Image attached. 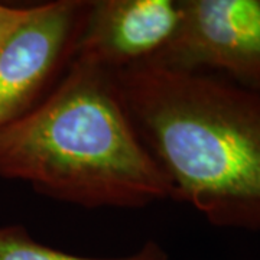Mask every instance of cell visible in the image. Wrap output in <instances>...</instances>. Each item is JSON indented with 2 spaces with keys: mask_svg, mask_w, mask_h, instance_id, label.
<instances>
[{
  "mask_svg": "<svg viewBox=\"0 0 260 260\" xmlns=\"http://www.w3.org/2000/svg\"><path fill=\"white\" fill-rule=\"evenodd\" d=\"M113 77L172 200L214 227L260 232V94L155 61Z\"/></svg>",
  "mask_w": 260,
  "mask_h": 260,
  "instance_id": "obj_1",
  "label": "cell"
},
{
  "mask_svg": "<svg viewBox=\"0 0 260 260\" xmlns=\"http://www.w3.org/2000/svg\"><path fill=\"white\" fill-rule=\"evenodd\" d=\"M0 177L83 208H142L172 188L130 120L112 71L74 58L54 88L0 127Z\"/></svg>",
  "mask_w": 260,
  "mask_h": 260,
  "instance_id": "obj_2",
  "label": "cell"
},
{
  "mask_svg": "<svg viewBox=\"0 0 260 260\" xmlns=\"http://www.w3.org/2000/svg\"><path fill=\"white\" fill-rule=\"evenodd\" d=\"M88 5L55 0L32 6L2 44L0 127L32 110L58 83L74 58Z\"/></svg>",
  "mask_w": 260,
  "mask_h": 260,
  "instance_id": "obj_3",
  "label": "cell"
},
{
  "mask_svg": "<svg viewBox=\"0 0 260 260\" xmlns=\"http://www.w3.org/2000/svg\"><path fill=\"white\" fill-rule=\"evenodd\" d=\"M181 3L177 35L155 62L218 75L260 94V0Z\"/></svg>",
  "mask_w": 260,
  "mask_h": 260,
  "instance_id": "obj_4",
  "label": "cell"
},
{
  "mask_svg": "<svg viewBox=\"0 0 260 260\" xmlns=\"http://www.w3.org/2000/svg\"><path fill=\"white\" fill-rule=\"evenodd\" d=\"M181 20V0L90 2L74 58L112 73L155 61L174 41Z\"/></svg>",
  "mask_w": 260,
  "mask_h": 260,
  "instance_id": "obj_5",
  "label": "cell"
},
{
  "mask_svg": "<svg viewBox=\"0 0 260 260\" xmlns=\"http://www.w3.org/2000/svg\"><path fill=\"white\" fill-rule=\"evenodd\" d=\"M0 260H169L168 251L148 240L132 254L120 257H87L45 246L19 224L0 225Z\"/></svg>",
  "mask_w": 260,
  "mask_h": 260,
  "instance_id": "obj_6",
  "label": "cell"
},
{
  "mask_svg": "<svg viewBox=\"0 0 260 260\" xmlns=\"http://www.w3.org/2000/svg\"><path fill=\"white\" fill-rule=\"evenodd\" d=\"M32 6L19 8L0 3V47L6 41V38L18 28L19 23L26 18Z\"/></svg>",
  "mask_w": 260,
  "mask_h": 260,
  "instance_id": "obj_7",
  "label": "cell"
}]
</instances>
